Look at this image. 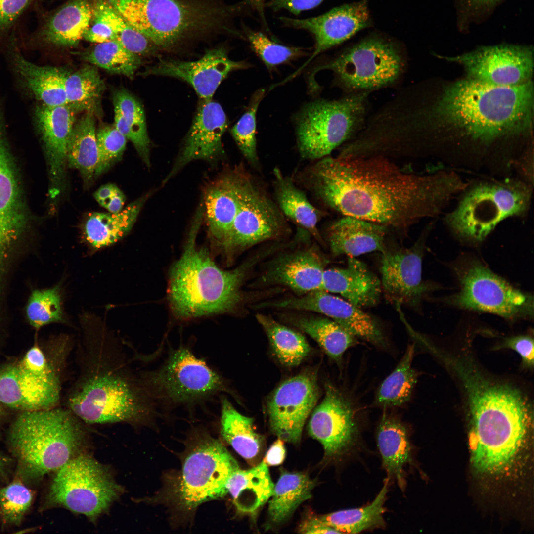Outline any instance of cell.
<instances>
[{"label": "cell", "instance_id": "obj_1", "mask_svg": "<svg viewBox=\"0 0 534 534\" xmlns=\"http://www.w3.org/2000/svg\"><path fill=\"white\" fill-rule=\"evenodd\" d=\"M309 174L310 185L328 207L400 233L435 215L445 196L457 188L451 177L405 171L380 156H326Z\"/></svg>", "mask_w": 534, "mask_h": 534}, {"label": "cell", "instance_id": "obj_2", "mask_svg": "<svg viewBox=\"0 0 534 534\" xmlns=\"http://www.w3.org/2000/svg\"><path fill=\"white\" fill-rule=\"evenodd\" d=\"M85 328L77 349L79 374L67 392L66 408L88 424L149 423L154 402L123 346L103 328Z\"/></svg>", "mask_w": 534, "mask_h": 534}, {"label": "cell", "instance_id": "obj_3", "mask_svg": "<svg viewBox=\"0 0 534 534\" xmlns=\"http://www.w3.org/2000/svg\"><path fill=\"white\" fill-rule=\"evenodd\" d=\"M533 93L530 80L499 86L468 78L448 87L428 107L416 103L413 121L427 138L432 131L444 127L475 140L490 142L530 128Z\"/></svg>", "mask_w": 534, "mask_h": 534}, {"label": "cell", "instance_id": "obj_4", "mask_svg": "<svg viewBox=\"0 0 534 534\" xmlns=\"http://www.w3.org/2000/svg\"><path fill=\"white\" fill-rule=\"evenodd\" d=\"M457 368L468 396L473 467L480 475H502L513 466L528 439L530 405L516 389L491 383L467 365Z\"/></svg>", "mask_w": 534, "mask_h": 534}, {"label": "cell", "instance_id": "obj_5", "mask_svg": "<svg viewBox=\"0 0 534 534\" xmlns=\"http://www.w3.org/2000/svg\"><path fill=\"white\" fill-rule=\"evenodd\" d=\"M204 216V205L201 202L182 254L172 267L169 274V305L174 316L182 320L232 312L243 299L241 287L247 266L222 270L216 265L207 249L196 245Z\"/></svg>", "mask_w": 534, "mask_h": 534}, {"label": "cell", "instance_id": "obj_6", "mask_svg": "<svg viewBox=\"0 0 534 534\" xmlns=\"http://www.w3.org/2000/svg\"><path fill=\"white\" fill-rule=\"evenodd\" d=\"M84 423L66 407L20 412L8 433L9 446L20 475L40 479L83 453Z\"/></svg>", "mask_w": 534, "mask_h": 534}, {"label": "cell", "instance_id": "obj_7", "mask_svg": "<svg viewBox=\"0 0 534 534\" xmlns=\"http://www.w3.org/2000/svg\"><path fill=\"white\" fill-rule=\"evenodd\" d=\"M71 339L55 336L44 346L36 343L20 358L0 366V401L19 412L58 406Z\"/></svg>", "mask_w": 534, "mask_h": 534}, {"label": "cell", "instance_id": "obj_8", "mask_svg": "<svg viewBox=\"0 0 534 534\" xmlns=\"http://www.w3.org/2000/svg\"><path fill=\"white\" fill-rule=\"evenodd\" d=\"M187 443L181 470L159 498L185 515L203 502L227 494L229 480L240 468L221 442L205 430H194Z\"/></svg>", "mask_w": 534, "mask_h": 534}, {"label": "cell", "instance_id": "obj_9", "mask_svg": "<svg viewBox=\"0 0 534 534\" xmlns=\"http://www.w3.org/2000/svg\"><path fill=\"white\" fill-rule=\"evenodd\" d=\"M134 28L157 47L168 48L218 27L225 8L192 0H108Z\"/></svg>", "mask_w": 534, "mask_h": 534}, {"label": "cell", "instance_id": "obj_10", "mask_svg": "<svg viewBox=\"0 0 534 534\" xmlns=\"http://www.w3.org/2000/svg\"><path fill=\"white\" fill-rule=\"evenodd\" d=\"M368 91L349 93L338 100L309 103L297 121V139L301 157L319 160L352 138L366 121Z\"/></svg>", "mask_w": 534, "mask_h": 534}, {"label": "cell", "instance_id": "obj_11", "mask_svg": "<svg viewBox=\"0 0 534 534\" xmlns=\"http://www.w3.org/2000/svg\"><path fill=\"white\" fill-rule=\"evenodd\" d=\"M404 49L397 41L374 34L346 48L322 66L348 94L368 91L397 83L405 70Z\"/></svg>", "mask_w": 534, "mask_h": 534}, {"label": "cell", "instance_id": "obj_12", "mask_svg": "<svg viewBox=\"0 0 534 534\" xmlns=\"http://www.w3.org/2000/svg\"><path fill=\"white\" fill-rule=\"evenodd\" d=\"M138 376L154 402L170 405H190L219 393H231L221 375L183 346L170 352L159 368Z\"/></svg>", "mask_w": 534, "mask_h": 534}, {"label": "cell", "instance_id": "obj_13", "mask_svg": "<svg viewBox=\"0 0 534 534\" xmlns=\"http://www.w3.org/2000/svg\"><path fill=\"white\" fill-rule=\"evenodd\" d=\"M122 491L106 467L82 453L56 471L48 500L52 506L63 507L94 521Z\"/></svg>", "mask_w": 534, "mask_h": 534}, {"label": "cell", "instance_id": "obj_14", "mask_svg": "<svg viewBox=\"0 0 534 534\" xmlns=\"http://www.w3.org/2000/svg\"><path fill=\"white\" fill-rule=\"evenodd\" d=\"M530 197V189L521 183H480L467 191L447 222L460 238L480 242L500 222L525 211Z\"/></svg>", "mask_w": 534, "mask_h": 534}, {"label": "cell", "instance_id": "obj_15", "mask_svg": "<svg viewBox=\"0 0 534 534\" xmlns=\"http://www.w3.org/2000/svg\"><path fill=\"white\" fill-rule=\"evenodd\" d=\"M456 269L459 289L446 298V303L511 320L533 318V296L515 288L480 261H467Z\"/></svg>", "mask_w": 534, "mask_h": 534}, {"label": "cell", "instance_id": "obj_16", "mask_svg": "<svg viewBox=\"0 0 534 534\" xmlns=\"http://www.w3.org/2000/svg\"><path fill=\"white\" fill-rule=\"evenodd\" d=\"M288 230L279 207L252 178L222 249L227 262H230L236 253L262 242L281 237Z\"/></svg>", "mask_w": 534, "mask_h": 534}, {"label": "cell", "instance_id": "obj_17", "mask_svg": "<svg viewBox=\"0 0 534 534\" xmlns=\"http://www.w3.org/2000/svg\"><path fill=\"white\" fill-rule=\"evenodd\" d=\"M308 429L309 435L322 445L328 460L349 457L360 445L359 429L352 405L330 384L326 385L324 398L314 410Z\"/></svg>", "mask_w": 534, "mask_h": 534}, {"label": "cell", "instance_id": "obj_18", "mask_svg": "<svg viewBox=\"0 0 534 534\" xmlns=\"http://www.w3.org/2000/svg\"><path fill=\"white\" fill-rule=\"evenodd\" d=\"M445 58L462 65L468 78L495 86L523 84L530 80L533 71V49L527 46L503 44L483 46Z\"/></svg>", "mask_w": 534, "mask_h": 534}, {"label": "cell", "instance_id": "obj_19", "mask_svg": "<svg viewBox=\"0 0 534 534\" xmlns=\"http://www.w3.org/2000/svg\"><path fill=\"white\" fill-rule=\"evenodd\" d=\"M425 234L410 247L389 241L381 252V286L387 298L396 305L419 306L435 288L422 277Z\"/></svg>", "mask_w": 534, "mask_h": 534}, {"label": "cell", "instance_id": "obj_20", "mask_svg": "<svg viewBox=\"0 0 534 534\" xmlns=\"http://www.w3.org/2000/svg\"><path fill=\"white\" fill-rule=\"evenodd\" d=\"M316 375L305 372L282 383L267 402L272 432L284 442L300 441L304 424L318 400Z\"/></svg>", "mask_w": 534, "mask_h": 534}, {"label": "cell", "instance_id": "obj_21", "mask_svg": "<svg viewBox=\"0 0 534 534\" xmlns=\"http://www.w3.org/2000/svg\"><path fill=\"white\" fill-rule=\"evenodd\" d=\"M368 1L361 0L343 4L316 17L301 19L286 17L279 18L285 25L306 30L314 38L313 52L303 67L319 54L372 25Z\"/></svg>", "mask_w": 534, "mask_h": 534}, {"label": "cell", "instance_id": "obj_22", "mask_svg": "<svg viewBox=\"0 0 534 534\" xmlns=\"http://www.w3.org/2000/svg\"><path fill=\"white\" fill-rule=\"evenodd\" d=\"M283 309L318 312L329 317L355 337L380 347L385 345L379 325L368 313L347 300L322 290H315L298 297L283 299Z\"/></svg>", "mask_w": 534, "mask_h": 534}, {"label": "cell", "instance_id": "obj_23", "mask_svg": "<svg viewBox=\"0 0 534 534\" xmlns=\"http://www.w3.org/2000/svg\"><path fill=\"white\" fill-rule=\"evenodd\" d=\"M244 62L231 60L222 48L207 51L194 61L162 60L144 72L145 75L173 77L189 83L201 100H209L231 71L246 68Z\"/></svg>", "mask_w": 534, "mask_h": 534}, {"label": "cell", "instance_id": "obj_24", "mask_svg": "<svg viewBox=\"0 0 534 534\" xmlns=\"http://www.w3.org/2000/svg\"><path fill=\"white\" fill-rule=\"evenodd\" d=\"M75 112L68 105L41 103L35 110L36 126L47 159L52 196L59 194L65 186L67 149Z\"/></svg>", "mask_w": 534, "mask_h": 534}, {"label": "cell", "instance_id": "obj_25", "mask_svg": "<svg viewBox=\"0 0 534 534\" xmlns=\"http://www.w3.org/2000/svg\"><path fill=\"white\" fill-rule=\"evenodd\" d=\"M227 126L221 105L212 99L202 100L183 145L164 184L190 162L213 161L223 152L222 138Z\"/></svg>", "mask_w": 534, "mask_h": 534}, {"label": "cell", "instance_id": "obj_26", "mask_svg": "<svg viewBox=\"0 0 534 534\" xmlns=\"http://www.w3.org/2000/svg\"><path fill=\"white\" fill-rule=\"evenodd\" d=\"M5 127L4 117L0 114V276L9 248L26 222Z\"/></svg>", "mask_w": 534, "mask_h": 534}, {"label": "cell", "instance_id": "obj_27", "mask_svg": "<svg viewBox=\"0 0 534 534\" xmlns=\"http://www.w3.org/2000/svg\"><path fill=\"white\" fill-rule=\"evenodd\" d=\"M252 179L237 169L222 176L206 190L202 200L204 216L210 239L216 246L222 249L224 244Z\"/></svg>", "mask_w": 534, "mask_h": 534}, {"label": "cell", "instance_id": "obj_28", "mask_svg": "<svg viewBox=\"0 0 534 534\" xmlns=\"http://www.w3.org/2000/svg\"><path fill=\"white\" fill-rule=\"evenodd\" d=\"M6 43L7 54L23 88L41 104L67 105L65 83L70 72L62 67L39 65L27 59L20 49L17 31Z\"/></svg>", "mask_w": 534, "mask_h": 534}, {"label": "cell", "instance_id": "obj_29", "mask_svg": "<svg viewBox=\"0 0 534 534\" xmlns=\"http://www.w3.org/2000/svg\"><path fill=\"white\" fill-rule=\"evenodd\" d=\"M324 270V260L311 248L278 258L264 273L262 280L265 284L283 285L305 294L322 290Z\"/></svg>", "mask_w": 534, "mask_h": 534}, {"label": "cell", "instance_id": "obj_30", "mask_svg": "<svg viewBox=\"0 0 534 534\" xmlns=\"http://www.w3.org/2000/svg\"><path fill=\"white\" fill-rule=\"evenodd\" d=\"M391 232L377 223L343 216L329 225L327 237L333 254L355 257L373 251L381 252L389 242Z\"/></svg>", "mask_w": 534, "mask_h": 534}, {"label": "cell", "instance_id": "obj_31", "mask_svg": "<svg viewBox=\"0 0 534 534\" xmlns=\"http://www.w3.org/2000/svg\"><path fill=\"white\" fill-rule=\"evenodd\" d=\"M93 5L88 0H71L50 14L27 40L58 47L78 44L90 25Z\"/></svg>", "mask_w": 534, "mask_h": 534}, {"label": "cell", "instance_id": "obj_32", "mask_svg": "<svg viewBox=\"0 0 534 534\" xmlns=\"http://www.w3.org/2000/svg\"><path fill=\"white\" fill-rule=\"evenodd\" d=\"M322 290L339 294L360 308L377 304L382 291L380 279L363 262L353 257H348L344 268L324 270Z\"/></svg>", "mask_w": 534, "mask_h": 534}, {"label": "cell", "instance_id": "obj_33", "mask_svg": "<svg viewBox=\"0 0 534 534\" xmlns=\"http://www.w3.org/2000/svg\"><path fill=\"white\" fill-rule=\"evenodd\" d=\"M376 442L386 479L389 482H395L404 491L407 485L406 468L413 463V448L407 428L400 420L384 414L377 428Z\"/></svg>", "mask_w": 534, "mask_h": 534}, {"label": "cell", "instance_id": "obj_34", "mask_svg": "<svg viewBox=\"0 0 534 534\" xmlns=\"http://www.w3.org/2000/svg\"><path fill=\"white\" fill-rule=\"evenodd\" d=\"M151 193L130 203L115 213L93 212L86 218L82 225L83 238L91 248L110 246L127 235Z\"/></svg>", "mask_w": 534, "mask_h": 534}, {"label": "cell", "instance_id": "obj_35", "mask_svg": "<svg viewBox=\"0 0 534 534\" xmlns=\"http://www.w3.org/2000/svg\"><path fill=\"white\" fill-rule=\"evenodd\" d=\"M274 486L268 466L262 461L249 469L235 471L229 480L227 490L238 511L252 514L270 498Z\"/></svg>", "mask_w": 534, "mask_h": 534}, {"label": "cell", "instance_id": "obj_36", "mask_svg": "<svg viewBox=\"0 0 534 534\" xmlns=\"http://www.w3.org/2000/svg\"><path fill=\"white\" fill-rule=\"evenodd\" d=\"M113 100L114 126L132 142L142 161L150 168V141L141 104L134 96L124 89L114 92Z\"/></svg>", "mask_w": 534, "mask_h": 534}, {"label": "cell", "instance_id": "obj_37", "mask_svg": "<svg viewBox=\"0 0 534 534\" xmlns=\"http://www.w3.org/2000/svg\"><path fill=\"white\" fill-rule=\"evenodd\" d=\"M275 195L279 208L293 222L311 234L319 243L323 241L317 228L318 223L325 213L316 208L280 169L273 170Z\"/></svg>", "mask_w": 534, "mask_h": 534}, {"label": "cell", "instance_id": "obj_38", "mask_svg": "<svg viewBox=\"0 0 534 534\" xmlns=\"http://www.w3.org/2000/svg\"><path fill=\"white\" fill-rule=\"evenodd\" d=\"M221 432L242 457L253 464L262 451L264 439L256 432L253 419L239 412L225 397L221 400Z\"/></svg>", "mask_w": 534, "mask_h": 534}, {"label": "cell", "instance_id": "obj_39", "mask_svg": "<svg viewBox=\"0 0 534 534\" xmlns=\"http://www.w3.org/2000/svg\"><path fill=\"white\" fill-rule=\"evenodd\" d=\"M315 484L305 473L282 471L269 501L270 521L279 524L288 519L301 503L312 496Z\"/></svg>", "mask_w": 534, "mask_h": 534}, {"label": "cell", "instance_id": "obj_40", "mask_svg": "<svg viewBox=\"0 0 534 534\" xmlns=\"http://www.w3.org/2000/svg\"><path fill=\"white\" fill-rule=\"evenodd\" d=\"M96 133L94 115L86 113L74 124L68 145L67 165L79 171L87 186L94 178L97 163Z\"/></svg>", "mask_w": 534, "mask_h": 534}, {"label": "cell", "instance_id": "obj_41", "mask_svg": "<svg viewBox=\"0 0 534 534\" xmlns=\"http://www.w3.org/2000/svg\"><path fill=\"white\" fill-rule=\"evenodd\" d=\"M389 482L386 479L374 500L364 506L341 510L319 517L339 534H357L362 531L383 528L384 514Z\"/></svg>", "mask_w": 534, "mask_h": 534}, {"label": "cell", "instance_id": "obj_42", "mask_svg": "<svg viewBox=\"0 0 534 534\" xmlns=\"http://www.w3.org/2000/svg\"><path fill=\"white\" fill-rule=\"evenodd\" d=\"M65 89L67 105L76 112L99 116L102 110L101 100L105 84L98 70L87 65L70 73L65 81Z\"/></svg>", "mask_w": 534, "mask_h": 534}, {"label": "cell", "instance_id": "obj_43", "mask_svg": "<svg viewBox=\"0 0 534 534\" xmlns=\"http://www.w3.org/2000/svg\"><path fill=\"white\" fill-rule=\"evenodd\" d=\"M290 322L315 340L331 358L340 361L349 348L356 343V337L330 318L290 316Z\"/></svg>", "mask_w": 534, "mask_h": 534}, {"label": "cell", "instance_id": "obj_44", "mask_svg": "<svg viewBox=\"0 0 534 534\" xmlns=\"http://www.w3.org/2000/svg\"><path fill=\"white\" fill-rule=\"evenodd\" d=\"M257 320L265 331L280 362L287 366L298 365L308 355L310 347L301 334L268 316L258 314Z\"/></svg>", "mask_w": 534, "mask_h": 534}, {"label": "cell", "instance_id": "obj_45", "mask_svg": "<svg viewBox=\"0 0 534 534\" xmlns=\"http://www.w3.org/2000/svg\"><path fill=\"white\" fill-rule=\"evenodd\" d=\"M414 346H408L401 360L380 385L375 403L383 407L399 406L410 399L417 376L412 367Z\"/></svg>", "mask_w": 534, "mask_h": 534}, {"label": "cell", "instance_id": "obj_46", "mask_svg": "<svg viewBox=\"0 0 534 534\" xmlns=\"http://www.w3.org/2000/svg\"><path fill=\"white\" fill-rule=\"evenodd\" d=\"M81 56L94 65L130 78L141 64L139 55L128 50L117 40L98 44Z\"/></svg>", "mask_w": 534, "mask_h": 534}, {"label": "cell", "instance_id": "obj_47", "mask_svg": "<svg viewBox=\"0 0 534 534\" xmlns=\"http://www.w3.org/2000/svg\"><path fill=\"white\" fill-rule=\"evenodd\" d=\"M93 14L104 21L116 40L128 50L140 55H150L157 47L145 36L131 26L112 7L108 0H94Z\"/></svg>", "mask_w": 534, "mask_h": 534}, {"label": "cell", "instance_id": "obj_48", "mask_svg": "<svg viewBox=\"0 0 534 534\" xmlns=\"http://www.w3.org/2000/svg\"><path fill=\"white\" fill-rule=\"evenodd\" d=\"M25 313L29 324L35 329L52 323L64 322L58 286L33 290L28 299Z\"/></svg>", "mask_w": 534, "mask_h": 534}, {"label": "cell", "instance_id": "obj_49", "mask_svg": "<svg viewBox=\"0 0 534 534\" xmlns=\"http://www.w3.org/2000/svg\"><path fill=\"white\" fill-rule=\"evenodd\" d=\"M265 91L260 89L253 94L246 111L231 130V134L247 161L258 166L259 159L256 138V113Z\"/></svg>", "mask_w": 534, "mask_h": 534}, {"label": "cell", "instance_id": "obj_50", "mask_svg": "<svg viewBox=\"0 0 534 534\" xmlns=\"http://www.w3.org/2000/svg\"><path fill=\"white\" fill-rule=\"evenodd\" d=\"M246 34L253 50L269 69L306 54L304 49L279 44L261 32L247 28Z\"/></svg>", "mask_w": 534, "mask_h": 534}, {"label": "cell", "instance_id": "obj_51", "mask_svg": "<svg viewBox=\"0 0 534 534\" xmlns=\"http://www.w3.org/2000/svg\"><path fill=\"white\" fill-rule=\"evenodd\" d=\"M32 491L21 482L15 481L0 490V512L3 521L8 525L20 523L30 507Z\"/></svg>", "mask_w": 534, "mask_h": 534}, {"label": "cell", "instance_id": "obj_52", "mask_svg": "<svg viewBox=\"0 0 534 534\" xmlns=\"http://www.w3.org/2000/svg\"><path fill=\"white\" fill-rule=\"evenodd\" d=\"M96 135L98 160L94 178L106 172L122 159L127 140L114 125L100 128Z\"/></svg>", "mask_w": 534, "mask_h": 534}, {"label": "cell", "instance_id": "obj_53", "mask_svg": "<svg viewBox=\"0 0 534 534\" xmlns=\"http://www.w3.org/2000/svg\"><path fill=\"white\" fill-rule=\"evenodd\" d=\"M38 0H0V42L17 31L20 20Z\"/></svg>", "mask_w": 534, "mask_h": 534}, {"label": "cell", "instance_id": "obj_54", "mask_svg": "<svg viewBox=\"0 0 534 534\" xmlns=\"http://www.w3.org/2000/svg\"><path fill=\"white\" fill-rule=\"evenodd\" d=\"M503 0H455L458 25L467 30L473 23L487 18Z\"/></svg>", "mask_w": 534, "mask_h": 534}, {"label": "cell", "instance_id": "obj_55", "mask_svg": "<svg viewBox=\"0 0 534 534\" xmlns=\"http://www.w3.org/2000/svg\"><path fill=\"white\" fill-rule=\"evenodd\" d=\"M96 201L109 212L121 211L126 201L123 192L115 184L107 183L100 186L94 193Z\"/></svg>", "mask_w": 534, "mask_h": 534}, {"label": "cell", "instance_id": "obj_56", "mask_svg": "<svg viewBox=\"0 0 534 534\" xmlns=\"http://www.w3.org/2000/svg\"><path fill=\"white\" fill-rule=\"evenodd\" d=\"M501 347L510 348L521 356L526 366H533L534 340L530 336L521 335L507 338Z\"/></svg>", "mask_w": 534, "mask_h": 534}, {"label": "cell", "instance_id": "obj_57", "mask_svg": "<svg viewBox=\"0 0 534 534\" xmlns=\"http://www.w3.org/2000/svg\"><path fill=\"white\" fill-rule=\"evenodd\" d=\"M92 20V24L84 35V39L97 44L117 40L113 31L104 21L93 14Z\"/></svg>", "mask_w": 534, "mask_h": 534}, {"label": "cell", "instance_id": "obj_58", "mask_svg": "<svg viewBox=\"0 0 534 534\" xmlns=\"http://www.w3.org/2000/svg\"><path fill=\"white\" fill-rule=\"evenodd\" d=\"M324 0H270L268 6L274 10L285 9L298 15L303 11L313 9Z\"/></svg>", "mask_w": 534, "mask_h": 534}, {"label": "cell", "instance_id": "obj_59", "mask_svg": "<svg viewBox=\"0 0 534 534\" xmlns=\"http://www.w3.org/2000/svg\"><path fill=\"white\" fill-rule=\"evenodd\" d=\"M299 532L303 534H339L326 524L318 516L305 519L299 526Z\"/></svg>", "mask_w": 534, "mask_h": 534}, {"label": "cell", "instance_id": "obj_60", "mask_svg": "<svg viewBox=\"0 0 534 534\" xmlns=\"http://www.w3.org/2000/svg\"><path fill=\"white\" fill-rule=\"evenodd\" d=\"M285 456L284 441L278 438L267 452L263 461L267 466H277L283 462Z\"/></svg>", "mask_w": 534, "mask_h": 534}, {"label": "cell", "instance_id": "obj_61", "mask_svg": "<svg viewBox=\"0 0 534 534\" xmlns=\"http://www.w3.org/2000/svg\"><path fill=\"white\" fill-rule=\"evenodd\" d=\"M9 464V460L0 452V472L3 471Z\"/></svg>", "mask_w": 534, "mask_h": 534}, {"label": "cell", "instance_id": "obj_62", "mask_svg": "<svg viewBox=\"0 0 534 534\" xmlns=\"http://www.w3.org/2000/svg\"><path fill=\"white\" fill-rule=\"evenodd\" d=\"M6 408L0 401V426L7 416Z\"/></svg>", "mask_w": 534, "mask_h": 534}, {"label": "cell", "instance_id": "obj_63", "mask_svg": "<svg viewBox=\"0 0 534 534\" xmlns=\"http://www.w3.org/2000/svg\"><path fill=\"white\" fill-rule=\"evenodd\" d=\"M264 0H252L253 2L260 6H261V5H262Z\"/></svg>", "mask_w": 534, "mask_h": 534}]
</instances>
